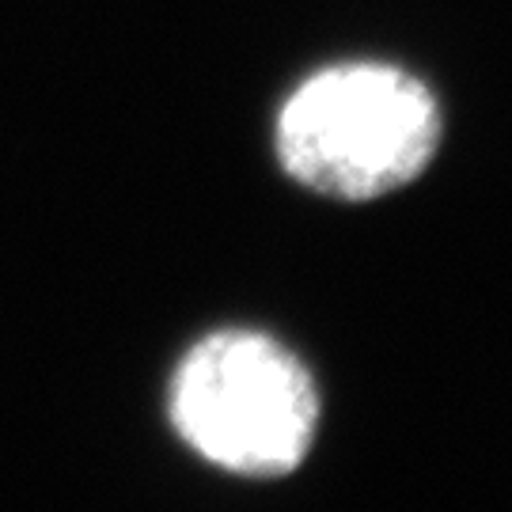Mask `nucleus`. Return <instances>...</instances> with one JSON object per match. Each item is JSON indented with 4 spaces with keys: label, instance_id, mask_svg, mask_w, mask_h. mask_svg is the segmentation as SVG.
<instances>
[{
    "label": "nucleus",
    "instance_id": "f257e3e1",
    "mask_svg": "<svg viewBox=\"0 0 512 512\" xmlns=\"http://www.w3.org/2000/svg\"><path fill=\"white\" fill-rule=\"evenodd\" d=\"M274 145L300 186L338 202H376L414 183L437 156L440 107L406 69L342 61L285 99Z\"/></svg>",
    "mask_w": 512,
    "mask_h": 512
},
{
    "label": "nucleus",
    "instance_id": "f03ea898",
    "mask_svg": "<svg viewBox=\"0 0 512 512\" xmlns=\"http://www.w3.org/2000/svg\"><path fill=\"white\" fill-rule=\"evenodd\" d=\"M171 425L205 463L239 478H281L308 456L319 395L308 368L255 330L209 334L171 380Z\"/></svg>",
    "mask_w": 512,
    "mask_h": 512
}]
</instances>
